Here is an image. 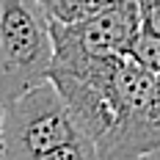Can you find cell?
<instances>
[{
  "instance_id": "1",
  "label": "cell",
  "mask_w": 160,
  "mask_h": 160,
  "mask_svg": "<svg viewBox=\"0 0 160 160\" xmlns=\"http://www.w3.org/2000/svg\"><path fill=\"white\" fill-rule=\"evenodd\" d=\"M52 58V28L39 0H0V102L47 83Z\"/></svg>"
},
{
  "instance_id": "2",
  "label": "cell",
  "mask_w": 160,
  "mask_h": 160,
  "mask_svg": "<svg viewBox=\"0 0 160 160\" xmlns=\"http://www.w3.org/2000/svg\"><path fill=\"white\" fill-rule=\"evenodd\" d=\"M78 138L88 135L78 127L64 97L50 80L6 105L3 160H36Z\"/></svg>"
},
{
  "instance_id": "3",
  "label": "cell",
  "mask_w": 160,
  "mask_h": 160,
  "mask_svg": "<svg viewBox=\"0 0 160 160\" xmlns=\"http://www.w3.org/2000/svg\"><path fill=\"white\" fill-rule=\"evenodd\" d=\"M52 47H66L86 55H127L141 33V11L132 0H113L99 14L75 25L52 22Z\"/></svg>"
},
{
  "instance_id": "4",
  "label": "cell",
  "mask_w": 160,
  "mask_h": 160,
  "mask_svg": "<svg viewBox=\"0 0 160 160\" xmlns=\"http://www.w3.org/2000/svg\"><path fill=\"white\" fill-rule=\"evenodd\" d=\"M111 3L113 0H39V6L47 11V17L52 22H61V25L83 22L88 17L105 11Z\"/></svg>"
},
{
  "instance_id": "5",
  "label": "cell",
  "mask_w": 160,
  "mask_h": 160,
  "mask_svg": "<svg viewBox=\"0 0 160 160\" xmlns=\"http://www.w3.org/2000/svg\"><path fill=\"white\" fill-rule=\"evenodd\" d=\"M127 58H132L138 66H144L146 72L160 75V36L146 33L141 28V33L135 36V42H132V47L127 52Z\"/></svg>"
},
{
  "instance_id": "6",
  "label": "cell",
  "mask_w": 160,
  "mask_h": 160,
  "mask_svg": "<svg viewBox=\"0 0 160 160\" xmlns=\"http://www.w3.org/2000/svg\"><path fill=\"white\" fill-rule=\"evenodd\" d=\"M36 160H102V158H99L91 138H78V141L58 146V149H52V152H47Z\"/></svg>"
},
{
  "instance_id": "7",
  "label": "cell",
  "mask_w": 160,
  "mask_h": 160,
  "mask_svg": "<svg viewBox=\"0 0 160 160\" xmlns=\"http://www.w3.org/2000/svg\"><path fill=\"white\" fill-rule=\"evenodd\" d=\"M141 28L146 33L160 36V0L152 3V6H146V8H141Z\"/></svg>"
},
{
  "instance_id": "8",
  "label": "cell",
  "mask_w": 160,
  "mask_h": 160,
  "mask_svg": "<svg viewBox=\"0 0 160 160\" xmlns=\"http://www.w3.org/2000/svg\"><path fill=\"white\" fill-rule=\"evenodd\" d=\"M3 119H6V105L0 102V160H3Z\"/></svg>"
},
{
  "instance_id": "9",
  "label": "cell",
  "mask_w": 160,
  "mask_h": 160,
  "mask_svg": "<svg viewBox=\"0 0 160 160\" xmlns=\"http://www.w3.org/2000/svg\"><path fill=\"white\" fill-rule=\"evenodd\" d=\"M138 160H160V152H152V155H144V158H138Z\"/></svg>"
},
{
  "instance_id": "10",
  "label": "cell",
  "mask_w": 160,
  "mask_h": 160,
  "mask_svg": "<svg viewBox=\"0 0 160 160\" xmlns=\"http://www.w3.org/2000/svg\"><path fill=\"white\" fill-rule=\"evenodd\" d=\"M155 78H158V97H160V75H155Z\"/></svg>"
}]
</instances>
